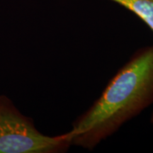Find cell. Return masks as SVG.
<instances>
[{
  "label": "cell",
  "instance_id": "1",
  "mask_svg": "<svg viewBox=\"0 0 153 153\" xmlns=\"http://www.w3.org/2000/svg\"><path fill=\"white\" fill-rule=\"evenodd\" d=\"M153 104V45L141 48L72 123V145L92 150Z\"/></svg>",
  "mask_w": 153,
  "mask_h": 153
},
{
  "label": "cell",
  "instance_id": "2",
  "mask_svg": "<svg viewBox=\"0 0 153 153\" xmlns=\"http://www.w3.org/2000/svg\"><path fill=\"white\" fill-rule=\"evenodd\" d=\"M72 131L53 137L43 135L31 118L0 95V153L65 152L72 145Z\"/></svg>",
  "mask_w": 153,
  "mask_h": 153
},
{
  "label": "cell",
  "instance_id": "3",
  "mask_svg": "<svg viewBox=\"0 0 153 153\" xmlns=\"http://www.w3.org/2000/svg\"><path fill=\"white\" fill-rule=\"evenodd\" d=\"M136 15L153 31V0H111Z\"/></svg>",
  "mask_w": 153,
  "mask_h": 153
},
{
  "label": "cell",
  "instance_id": "4",
  "mask_svg": "<svg viewBox=\"0 0 153 153\" xmlns=\"http://www.w3.org/2000/svg\"><path fill=\"white\" fill-rule=\"evenodd\" d=\"M150 123L153 124V111L152 113V114H151V117H150Z\"/></svg>",
  "mask_w": 153,
  "mask_h": 153
}]
</instances>
